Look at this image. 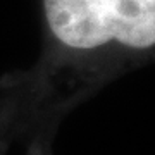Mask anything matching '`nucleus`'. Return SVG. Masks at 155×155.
Instances as JSON below:
<instances>
[{
  "label": "nucleus",
  "mask_w": 155,
  "mask_h": 155,
  "mask_svg": "<svg viewBox=\"0 0 155 155\" xmlns=\"http://www.w3.org/2000/svg\"><path fill=\"white\" fill-rule=\"evenodd\" d=\"M43 12L52 38L69 50L155 43V0H43Z\"/></svg>",
  "instance_id": "f257e3e1"
}]
</instances>
